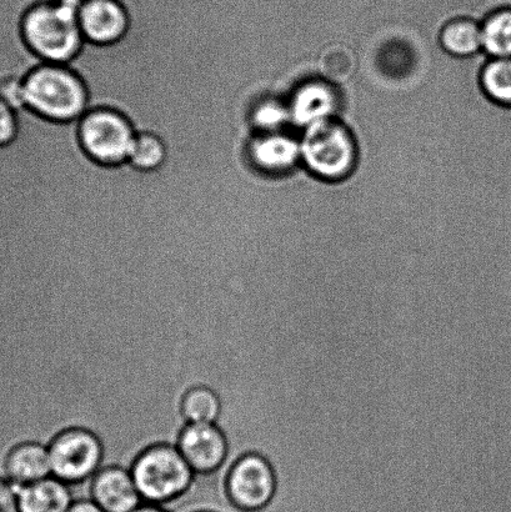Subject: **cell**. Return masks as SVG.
Here are the masks:
<instances>
[{
  "mask_svg": "<svg viewBox=\"0 0 511 512\" xmlns=\"http://www.w3.org/2000/svg\"><path fill=\"white\" fill-rule=\"evenodd\" d=\"M287 103L292 129L298 134L310 125L338 118L342 108L338 85L322 78L308 79L300 83L290 93Z\"/></svg>",
  "mask_w": 511,
  "mask_h": 512,
  "instance_id": "obj_9",
  "label": "cell"
},
{
  "mask_svg": "<svg viewBox=\"0 0 511 512\" xmlns=\"http://www.w3.org/2000/svg\"><path fill=\"white\" fill-rule=\"evenodd\" d=\"M198 512H212V511H198Z\"/></svg>",
  "mask_w": 511,
  "mask_h": 512,
  "instance_id": "obj_26",
  "label": "cell"
},
{
  "mask_svg": "<svg viewBox=\"0 0 511 512\" xmlns=\"http://www.w3.org/2000/svg\"><path fill=\"white\" fill-rule=\"evenodd\" d=\"M278 491V475L260 454L242 456L228 474L227 494L240 512H259L273 503Z\"/></svg>",
  "mask_w": 511,
  "mask_h": 512,
  "instance_id": "obj_6",
  "label": "cell"
},
{
  "mask_svg": "<svg viewBox=\"0 0 511 512\" xmlns=\"http://www.w3.org/2000/svg\"><path fill=\"white\" fill-rule=\"evenodd\" d=\"M90 499L104 512H133L144 503L130 471L117 466L94 475Z\"/></svg>",
  "mask_w": 511,
  "mask_h": 512,
  "instance_id": "obj_12",
  "label": "cell"
},
{
  "mask_svg": "<svg viewBox=\"0 0 511 512\" xmlns=\"http://www.w3.org/2000/svg\"><path fill=\"white\" fill-rule=\"evenodd\" d=\"M483 50L490 58H511V5L493 10L482 23Z\"/></svg>",
  "mask_w": 511,
  "mask_h": 512,
  "instance_id": "obj_18",
  "label": "cell"
},
{
  "mask_svg": "<svg viewBox=\"0 0 511 512\" xmlns=\"http://www.w3.org/2000/svg\"><path fill=\"white\" fill-rule=\"evenodd\" d=\"M48 450L52 476L67 484L93 479L103 461L99 439L83 429L64 431Z\"/></svg>",
  "mask_w": 511,
  "mask_h": 512,
  "instance_id": "obj_7",
  "label": "cell"
},
{
  "mask_svg": "<svg viewBox=\"0 0 511 512\" xmlns=\"http://www.w3.org/2000/svg\"><path fill=\"white\" fill-rule=\"evenodd\" d=\"M440 44L454 57H472L483 50L482 24L469 18H457L444 25Z\"/></svg>",
  "mask_w": 511,
  "mask_h": 512,
  "instance_id": "obj_15",
  "label": "cell"
},
{
  "mask_svg": "<svg viewBox=\"0 0 511 512\" xmlns=\"http://www.w3.org/2000/svg\"><path fill=\"white\" fill-rule=\"evenodd\" d=\"M250 165L260 174L283 177L302 165L300 134L278 132L254 134L248 145Z\"/></svg>",
  "mask_w": 511,
  "mask_h": 512,
  "instance_id": "obj_10",
  "label": "cell"
},
{
  "mask_svg": "<svg viewBox=\"0 0 511 512\" xmlns=\"http://www.w3.org/2000/svg\"><path fill=\"white\" fill-rule=\"evenodd\" d=\"M302 162L310 173L327 182H342L357 168L359 149L352 130L332 118L305 128L300 133Z\"/></svg>",
  "mask_w": 511,
  "mask_h": 512,
  "instance_id": "obj_3",
  "label": "cell"
},
{
  "mask_svg": "<svg viewBox=\"0 0 511 512\" xmlns=\"http://www.w3.org/2000/svg\"><path fill=\"white\" fill-rule=\"evenodd\" d=\"M480 83L492 102L511 109V58H490L484 65Z\"/></svg>",
  "mask_w": 511,
  "mask_h": 512,
  "instance_id": "obj_19",
  "label": "cell"
},
{
  "mask_svg": "<svg viewBox=\"0 0 511 512\" xmlns=\"http://www.w3.org/2000/svg\"><path fill=\"white\" fill-rule=\"evenodd\" d=\"M133 512H172L167 508H164L162 505H155V504H148L143 503L139 506L137 510H134Z\"/></svg>",
  "mask_w": 511,
  "mask_h": 512,
  "instance_id": "obj_25",
  "label": "cell"
},
{
  "mask_svg": "<svg viewBox=\"0 0 511 512\" xmlns=\"http://www.w3.org/2000/svg\"><path fill=\"white\" fill-rule=\"evenodd\" d=\"M0 512H20L17 489L3 478H0Z\"/></svg>",
  "mask_w": 511,
  "mask_h": 512,
  "instance_id": "obj_23",
  "label": "cell"
},
{
  "mask_svg": "<svg viewBox=\"0 0 511 512\" xmlns=\"http://www.w3.org/2000/svg\"><path fill=\"white\" fill-rule=\"evenodd\" d=\"M182 410L188 424H218L223 409L218 394L200 386L188 391Z\"/></svg>",
  "mask_w": 511,
  "mask_h": 512,
  "instance_id": "obj_20",
  "label": "cell"
},
{
  "mask_svg": "<svg viewBox=\"0 0 511 512\" xmlns=\"http://www.w3.org/2000/svg\"><path fill=\"white\" fill-rule=\"evenodd\" d=\"M80 3L82 0H45L32 5L20 23L30 52L44 63L72 62L85 42L78 20Z\"/></svg>",
  "mask_w": 511,
  "mask_h": 512,
  "instance_id": "obj_1",
  "label": "cell"
},
{
  "mask_svg": "<svg viewBox=\"0 0 511 512\" xmlns=\"http://www.w3.org/2000/svg\"><path fill=\"white\" fill-rule=\"evenodd\" d=\"M14 486L17 489L20 512H67L74 503L69 484L55 479L54 476L37 483Z\"/></svg>",
  "mask_w": 511,
  "mask_h": 512,
  "instance_id": "obj_13",
  "label": "cell"
},
{
  "mask_svg": "<svg viewBox=\"0 0 511 512\" xmlns=\"http://www.w3.org/2000/svg\"><path fill=\"white\" fill-rule=\"evenodd\" d=\"M78 134L84 152L104 165L127 163L137 135L123 114L107 108L88 110L79 119Z\"/></svg>",
  "mask_w": 511,
  "mask_h": 512,
  "instance_id": "obj_5",
  "label": "cell"
},
{
  "mask_svg": "<svg viewBox=\"0 0 511 512\" xmlns=\"http://www.w3.org/2000/svg\"><path fill=\"white\" fill-rule=\"evenodd\" d=\"M19 114L0 97V150L12 147L19 135Z\"/></svg>",
  "mask_w": 511,
  "mask_h": 512,
  "instance_id": "obj_22",
  "label": "cell"
},
{
  "mask_svg": "<svg viewBox=\"0 0 511 512\" xmlns=\"http://www.w3.org/2000/svg\"><path fill=\"white\" fill-rule=\"evenodd\" d=\"M130 474L144 503L167 506L187 493L194 471L177 446L157 445L145 450Z\"/></svg>",
  "mask_w": 511,
  "mask_h": 512,
  "instance_id": "obj_4",
  "label": "cell"
},
{
  "mask_svg": "<svg viewBox=\"0 0 511 512\" xmlns=\"http://www.w3.org/2000/svg\"><path fill=\"white\" fill-rule=\"evenodd\" d=\"M177 448L194 473L212 474L227 486L228 441L217 424L189 423L180 434Z\"/></svg>",
  "mask_w": 511,
  "mask_h": 512,
  "instance_id": "obj_8",
  "label": "cell"
},
{
  "mask_svg": "<svg viewBox=\"0 0 511 512\" xmlns=\"http://www.w3.org/2000/svg\"><path fill=\"white\" fill-rule=\"evenodd\" d=\"M167 155V148L158 135L137 133L128 162L142 172H154L163 167Z\"/></svg>",
  "mask_w": 511,
  "mask_h": 512,
  "instance_id": "obj_21",
  "label": "cell"
},
{
  "mask_svg": "<svg viewBox=\"0 0 511 512\" xmlns=\"http://www.w3.org/2000/svg\"><path fill=\"white\" fill-rule=\"evenodd\" d=\"M79 27L85 40L98 45L120 42L129 30V13L120 0H82Z\"/></svg>",
  "mask_w": 511,
  "mask_h": 512,
  "instance_id": "obj_11",
  "label": "cell"
},
{
  "mask_svg": "<svg viewBox=\"0 0 511 512\" xmlns=\"http://www.w3.org/2000/svg\"><path fill=\"white\" fill-rule=\"evenodd\" d=\"M67 512H104L93 500H75Z\"/></svg>",
  "mask_w": 511,
  "mask_h": 512,
  "instance_id": "obj_24",
  "label": "cell"
},
{
  "mask_svg": "<svg viewBox=\"0 0 511 512\" xmlns=\"http://www.w3.org/2000/svg\"><path fill=\"white\" fill-rule=\"evenodd\" d=\"M25 109L55 123L74 122L88 112V92L67 65L45 63L23 80Z\"/></svg>",
  "mask_w": 511,
  "mask_h": 512,
  "instance_id": "obj_2",
  "label": "cell"
},
{
  "mask_svg": "<svg viewBox=\"0 0 511 512\" xmlns=\"http://www.w3.org/2000/svg\"><path fill=\"white\" fill-rule=\"evenodd\" d=\"M253 134L294 132L287 100L279 97H264L255 103L249 114Z\"/></svg>",
  "mask_w": 511,
  "mask_h": 512,
  "instance_id": "obj_17",
  "label": "cell"
},
{
  "mask_svg": "<svg viewBox=\"0 0 511 512\" xmlns=\"http://www.w3.org/2000/svg\"><path fill=\"white\" fill-rule=\"evenodd\" d=\"M5 474L10 483L18 486L50 478L52 468L48 448L37 443L17 446L5 461Z\"/></svg>",
  "mask_w": 511,
  "mask_h": 512,
  "instance_id": "obj_14",
  "label": "cell"
},
{
  "mask_svg": "<svg viewBox=\"0 0 511 512\" xmlns=\"http://www.w3.org/2000/svg\"><path fill=\"white\" fill-rule=\"evenodd\" d=\"M357 69V59L348 47L332 44L319 53L315 62L314 78H322L327 82L342 85L353 78Z\"/></svg>",
  "mask_w": 511,
  "mask_h": 512,
  "instance_id": "obj_16",
  "label": "cell"
}]
</instances>
